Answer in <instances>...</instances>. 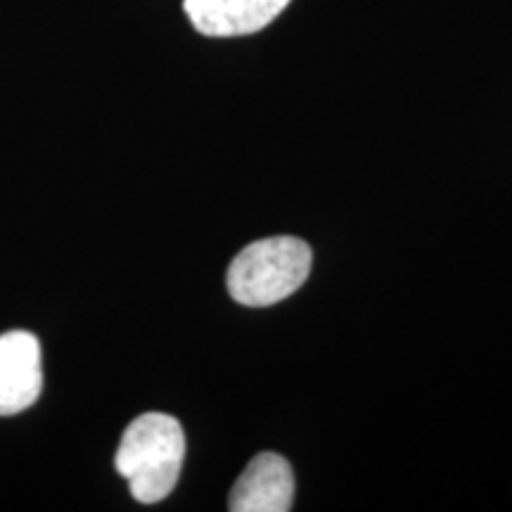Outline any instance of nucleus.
Returning <instances> with one entry per match:
<instances>
[{
    "mask_svg": "<svg viewBox=\"0 0 512 512\" xmlns=\"http://www.w3.org/2000/svg\"><path fill=\"white\" fill-rule=\"evenodd\" d=\"M185 458L181 422L166 413H145L121 437L117 472L138 503H159L176 489Z\"/></svg>",
    "mask_w": 512,
    "mask_h": 512,
    "instance_id": "f257e3e1",
    "label": "nucleus"
},
{
    "mask_svg": "<svg viewBox=\"0 0 512 512\" xmlns=\"http://www.w3.org/2000/svg\"><path fill=\"white\" fill-rule=\"evenodd\" d=\"M313 254L304 240L278 235L256 240L228 268V292L249 309H264L290 297L306 283Z\"/></svg>",
    "mask_w": 512,
    "mask_h": 512,
    "instance_id": "f03ea898",
    "label": "nucleus"
},
{
    "mask_svg": "<svg viewBox=\"0 0 512 512\" xmlns=\"http://www.w3.org/2000/svg\"><path fill=\"white\" fill-rule=\"evenodd\" d=\"M43 387L41 344L27 330L0 335V415H17L36 403Z\"/></svg>",
    "mask_w": 512,
    "mask_h": 512,
    "instance_id": "7ed1b4c3",
    "label": "nucleus"
},
{
    "mask_svg": "<svg viewBox=\"0 0 512 512\" xmlns=\"http://www.w3.org/2000/svg\"><path fill=\"white\" fill-rule=\"evenodd\" d=\"M294 501L292 467L278 453H259L233 484L228 508L233 512H287Z\"/></svg>",
    "mask_w": 512,
    "mask_h": 512,
    "instance_id": "20e7f679",
    "label": "nucleus"
},
{
    "mask_svg": "<svg viewBox=\"0 0 512 512\" xmlns=\"http://www.w3.org/2000/svg\"><path fill=\"white\" fill-rule=\"evenodd\" d=\"M287 5L290 0H185V15L200 34L228 38L256 34Z\"/></svg>",
    "mask_w": 512,
    "mask_h": 512,
    "instance_id": "39448f33",
    "label": "nucleus"
}]
</instances>
